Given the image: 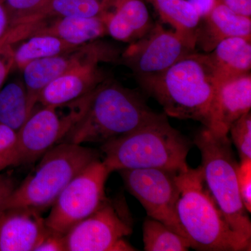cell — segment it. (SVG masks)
I'll return each mask as SVG.
<instances>
[{
	"label": "cell",
	"instance_id": "6da1fadb",
	"mask_svg": "<svg viewBox=\"0 0 251 251\" xmlns=\"http://www.w3.org/2000/svg\"><path fill=\"white\" fill-rule=\"evenodd\" d=\"M137 81L167 116L194 120L207 126L219 82L205 53L195 51L165 72Z\"/></svg>",
	"mask_w": 251,
	"mask_h": 251
},
{
	"label": "cell",
	"instance_id": "7a4b0ae2",
	"mask_svg": "<svg viewBox=\"0 0 251 251\" xmlns=\"http://www.w3.org/2000/svg\"><path fill=\"white\" fill-rule=\"evenodd\" d=\"M192 142L169 123L165 113L138 128L102 144L103 161L110 173L121 170L161 168L181 171L187 168Z\"/></svg>",
	"mask_w": 251,
	"mask_h": 251
},
{
	"label": "cell",
	"instance_id": "3957f363",
	"mask_svg": "<svg viewBox=\"0 0 251 251\" xmlns=\"http://www.w3.org/2000/svg\"><path fill=\"white\" fill-rule=\"evenodd\" d=\"M179 196L176 214L191 249L199 251H249L251 240L229 226L211 197L201 166L176 175Z\"/></svg>",
	"mask_w": 251,
	"mask_h": 251
},
{
	"label": "cell",
	"instance_id": "277c9868",
	"mask_svg": "<svg viewBox=\"0 0 251 251\" xmlns=\"http://www.w3.org/2000/svg\"><path fill=\"white\" fill-rule=\"evenodd\" d=\"M157 114L138 92L107 78L92 91L83 115L63 142L107 143L136 129Z\"/></svg>",
	"mask_w": 251,
	"mask_h": 251
},
{
	"label": "cell",
	"instance_id": "5b68a950",
	"mask_svg": "<svg viewBox=\"0 0 251 251\" xmlns=\"http://www.w3.org/2000/svg\"><path fill=\"white\" fill-rule=\"evenodd\" d=\"M193 143L201 153V171L206 188L229 226L251 240V222L239 193L237 170L228 135L217 137L205 127L195 135Z\"/></svg>",
	"mask_w": 251,
	"mask_h": 251
},
{
	"label": "cell",
	"instance_id": "8992f818",
	"mask_svg": "<svg viewBox=\"0 0 251 251\" xmlns=\"http://www.w3.org/2000/svg\"><path fill=\"white\" fill-rule=\"evenodd\" d=\"M96 150L63 142L41 157L34 171L14 190L4 208L26 206L41 211L50 208L64 188L91 162Z\"/></svg>",
	"mask_w": 251,
	"mask_h": 251
},
{
	"label": "cell",
	"instance_id": "52a82bcc",
	"mask_svg": "<svg viewBox=\"0 0 251 251\" xmlns=\"http://www.w3.org/2000/svg\"><path fill=\"white\" fill-rule=\"evenodd\" d=\"M133 220L125 198H106L97 210L65 234L66 251H133L125 238Z\"/></svg>",
	"mask_w": 251,
	"mask_h": 251
},
{
	"label": "cell",
	"instance_id": "ba28073f",
	"mask_svg": "<svg viewBox=\"0 0 251 251\" xmlns=\"http://www.w3.org/2000/svg\"><path fill=\"white\" fill-rule=\"evenodd\" d=\"M110 171L97 158L80 172L64 188L45 219L46 226L65 235L88 217L106 199L105 186Z\"/></svg>",
	"mask_w": 251,
	"mask_h": 251
},
{
	"label": "cell",
	"instance_id": "9c48e42d",
	"mask_svg": "<svg viewBox=\"0 0 251 251\" xmlns=\"http://www.w3.org/2000/svg\"><path fill=\"white\" fill-rule=\"evenodd\" d=\"M91 93L71 102L69 112L63 115L58 106L34 109L17 132L18 161L16 166L28 165L41 158L50 149L62 143L83 115Z\"/></svg>",
	"mask_w": 251,
	"mask_h": 251
},
{
	"label": "cell",
	"instance_id": "30bf717a",
	"mask_svg": "<svg viewBox=\"0 0 251 251\" xmlns=\"http://www.w3.org/2000/svg\"><path fill=\"white\" fill-rule=\"evenodd\" d=\"M178 172L161 168L121 170L126 188L146 211L149 217L161 221L185 237L176 214L179 196Z\"/></svg>",
	"mask_w": 251,
	"mask_h": 251
},
{
	"label": "cell",
	"instance_id": "8fae6325",
	"mask_svg": "<svg viewBox=\"0 0 251 251\" xmlns=\"http://www.w3.org/2000/svg\"><path fill=\"white\" fill-rule=\"evenodd\" d=\"M121 52L111 44L97 39L53 57L33 61L22 69L27 96L29 117L44 89L74 68L91 62H119Z\"/></svg>",
	"mask_w": 251,
	"mask_h": 251
},
{
	"label": "cell",
	"instance_id": "7c38bea8",
	"mask_svg": "<svg viewBox=\"0 0 251 251\" xmlns=\"http://www.w3.org/2000/svg\"><path fill=\"white\" fill-rule=\"evenodd\" d=\"M195 51L196 47L174 30L154 23L145 35L129 44L119 62L129 68L137 79L161 74Z\"/></svg>",
	"mask_w": 251,
	"mask_h": 251
},
{
	"label": "cell",
	"instance_id": "4fadbf2b",
	"mask_svg": "<svg viewBox=\"0 0 251 251\" xmlns=\"http://www.w3.org/2000/svg\"><path fill=\"white\" fill-rule=\"evenodd\" d=\"M44 35L80 46L107 35L106 24L103 16L49 18L18 23L9 27L1 44L10 47L31 36Z\"/></svg>",
	"mask_w": 251,
	"mask_h": 251
},
{
	"label": "cell",
	"instance_id": "5bb4252c",
	"mask_svg": "<svg viewBox=\"0 0 251 251\" xmlns=\"http://www.w3.org/2000/svg\"><path fill=\"white\" fill-rule=\"evenodd\" d=\"M251 109V74L219 82L205 128L216 136H227L232 124Z\"/></svg>",
	"mask_w": 251,
	"mask_h": 251
},
{
	"label": "cell",
	"instance_id": "9a60e30c",
	"mask_svg": "<svg viewBox=\"0 0 251 251\" xmlns=\"http://www.w3.org/2000/svg\"><path fill=\"white\" fill-rule=\"evenodd\" d=\"M41 213L26 206L0 211V251H34L49 230Z\"/></svg>",
	"mask_w": 251,
	"mask_h": 251
},
{
	"label": "cell",
	"instance_id": "2e32d148",
	"mask_svg": "<svg viewBox=\"0 0 251 251\" xmlns=\"http://www.w3.org/2000/svg\"><path fill=\"white\" fill-rule=\"evenodd\" d=\"M99 64L86 63L54 79L42 91L38 103L44 106H60L90 93L108 78Z\"/></svg>",
	"mask_w": 251,
	"mask_h": 251
},
{
	"label": "cell",
	"instance_id": "e0dca14e",
	"mask_svg": "<svg viewBox=\"0 0 251 251\" xmlns=\"http://www.w3.org/2000/svg\"><path fill=\"white\" fill-rule=\"evenodd\" d=\"M104 16L107 35L121 42H135L153 27L146 0H106Z\"/></svg>",
	"mask_w": 251,
	"mask_h": 251
},
{
	"label": "cell",
	"instance_id": "ac0fdd59",
	"mask_svg": "<svg viewBox=\"0 0 251 251\" xmlns=\"http://www.w3.org/2000/svg\"><path fill=\"white\" fill-rule=\"evenodd\" d=\"M231 37L251 39V18L235 14L223 3L216 1L209 12L201 18L196 48L208 53L221 41Z\"/></svg>",
	"mask_w": 251,
	"mask_h": 251
},
{
	"label": "cell",
	"instance_id": "d6986e66",
	"mask_svg": "<svg viewBox=\"0 0 251 251\" xmlns=\"http://www.w3.org/2000/svg\"><path fill=\"white\" fill-rule=\"evenodd\" d=\"M218 82L251 74V39L231 37L205 53Z\"/></svg>",
	"mask_w": 251,
	"mask_h": 251
},
{
	"label": "cell",
	"instance_id": "ffe728a7",
	"mask_svg": "<svg viewBox=\"0 0 251 251\" xmlns=\"http://www.w3.org/2000/svg\"><path fill=\"white\" fill-rule=\"evenodd\" d=\"M152 5L164 23L170 25L175 32L196 47L201 16L188 0H146Z\"/></svg>",
	"mask_w": 251,
	"mask_h": 251
},
{
	"label": "cell",
	"instance_id": "44dd1931",
	"mask_svg": "<svg viewBox=\"0 0 251 251\" xmlns=\"http://www.w3.org/2000/svg\"><path fill=\"white\" fill-rule=\"evenodd\" d=\"M18 44L19 45L14 50L8 51L13 67H17L21 70L33 61L65 53L78 47L59 38L46 35L31 36Z\"/></svg>",
	"mask_w": 251,
	"mask_h": 251
},
{
	"label": "cell",
	"instance_id": "7402d4cb",
	"mask_svg": "<svg viewBox=\"0 0 251 251\" xmlns=\"http://www.w3.org/2000/svg\"><path fill=\"white\" fill-rule=\"evenodd\" d=\"M107 10L106 0H50L39 14L21 23L49 18L99 17L105 16Z\"/></svg>",
	"mask_w": 251,
	"mask_h": 251
},
{
	"label": "cell",
	"instance_id": "603a6c76",
	"mask_svg": "<svg viewBox=\"0 0 251 251\" xmlns=\"http://www.w3.org/2000/svg\"><path fill=\"white\" fill-rule=\"evenodd\" d=\"M29 117L24 84L13 82L0 89V123L18 132Z\"/></svg>",
	"mask_w": 251,
	"mask_h": 251
},
{
	"label": "cell",
	"instance_id": "cb8c5ba5",
	"mask_svg": "<svg viewBox=\"0 0 251 251\" xmlns=\"http://www.w3.org/2000/svg\"><path fill=\"white\" fill-rule=\"evenodd\" d=\"M143 239L144 251H187L191 249L186 237L149 216L143 223Z\"/></svg>",
	"mask_w": 251,
	"mask_h": 251
},
{
	"label": "cell",
	"instance_id": "d4e9b609",
	"mask_svg": "<svg viewBox=\"0 0 251 251\" xmlns=\"http://www.w3.org/2000/svg\"><path fill=\"white\" fill-rule=\"evenodd\" d=\"M230 139L237 148L240 162L251 160V113L248 112L229 128L228 134Z\"/></svg>",
	"mask_w": 251,
	"mask_h": 251
},
{
	"label": "cell",
	"instance_id": "484cf974",
	"mask_svg": "<svg viewBox=\"0 0 251 251\" xmlns=\"http://www.w3.org/2000/svg\"><path fill=\"white\" fill-rule=\"evenodd\" d=\"M50 0H5L4 6L9 15L10 26L39 14Z\"/></svg>",
	"mask_w": 251,
	"mask_h": 251
},
{
	"label": "cell",
	"instance_id": "4316f807",
	"mask_svg": "<svg viewBox=\"0 0 251 251\" xmlns=\"http://www.w3.org/2000/svg\"><path fill=\"white\" fill-rule=\"evenodd\" d=\"M18 161L17 132L0 123V173Z\"/></svg>",
	"mask_w": 251,
	"mask_h": 251
},
{
	"label": "cell",
	"instance_id": "83f0119b",
	"mask_svg": "<svg viewBox=\"0 0 251 251\" xmlns=\"http://www.w3.org/2000/svg\"><path fill=\"white\" fill-rule=\"evenodd\" d=\"M239 193L244 207L251 212V160L239 162L237 170Z\"/></svg>",
	"mask_w": 251,
	"mask_h": 251
},
{
	"label": "cell",
	"instance_id": "f1b7e54d",
	"mask_svg": "<svg viewBox=\"0 0 251 251\" xmlns=\"http://www.w3.org/2000/svg\"><path fill=\"white\" fill-rule=\"evenodd\" d=\"M34 251H66L65 235L49 228Z\"/></svg>",
	"mask_w": 251,
	"mask_h": 251
},
{
	"label": "cell",
	"instance_id": "f546056e",
	"mask_svg": "<svg viewBox=\"0 0 251 251\" xmlns=\"http://www.w3.org/2000/svg\"><path fill=\"white\" fill-rule=\"evenodd\" d=\"M17 187L11 175L0 173V211L4 209L5 204Z\"/></svg>",
	"mask_w": 251,
	"mask_h": 251
},
{
	"label": "cell",
	"instance_id": "4dcf8cb0",
	"mask_svg": "<svg viewBox=\"0 0 251 251\" xmlns=\"http://www.w3.org/2000/svg\"><path fill=\"white\" fill-rule=\"evenodd\" d=\"M226 5L235 14L251 18V0H216Z\"/></svg>",
	"mask_w": 251,
	"mask_h": 251
},
{
	"label": "cell",
	"instance_id": "1f68e13d",
	"mask_svg": "<svg viewBox=\"0 0 251 251\" xmlns=\"http://www.w3.org/2000/svg\"><path fill=\"white\" fill-rule=\"evenodd\" d=\"M12 68V61L9 54L6 52H0V89Z\"/></svg>",
	"mask_w": 251,
	"mask_h": 251
},
{
	"label": "cell",
	"instance_id": "d6a6232c",
	"mask_svg": "<svg viewBox=\"0 0 251 251\" xmlns=\"http://www.w3.org/2000/svg\"><path fill=\"white\" fill-rule=\"evenodd\" d=\"M10 25L9 15L5 9L4 4L0 2V41L7 32Z\"/></svg>",
	"mask_w": 251,
	"mask_h": 251
},
{
	"label": "cell",
	"instance_id": "836d02e7",
	"mask_svg": "<svg viewBox=\"0 0 251 251\" xmlns=\"http://www.w3.org/2000/svg\"><path fill=\"white\" fill-rule=\"evenodd\" d=\"M5 1V0H0V2L1 3H4V1Z\"/></svg>",
	"mask_w": 251,
	"mask_h": 251
},
{
	"label": "cell",
	"instance_id": "e575fe53",
	"mask_svg": "<svg viewBox=\"0 0 251 251\" xmlns=\"http://www.w3.org/2000/svg\"><path fill=\"white\" fill-rule=\"evenodd\" d=\"M215 1H216V0H215Z\"/></svg>",
	"mask_w": 251,
	"mask_h": 251
}]
</instances>
